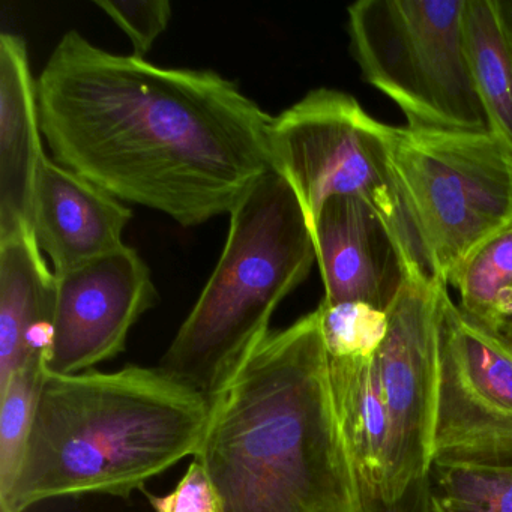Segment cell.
Wrapping results in <instances>:
<instances>
[{
	"instance_id": "obj_1",
	"label": "cell",
	"mask_w": 512,
	"mask_h": 512,
	"mask_svg": "<svg viewBox=\"0 0 512 512\" xmlns=\"http://www.w3.org/2000/svg\"><path fill=\"white\" fill-rule=\"evenodd\" d=\"M53 160L184 227L232 214L274 172L269 116L211 70L164 68L64 34L37 79Z\"/></svg>"
},
{
	"instance_id": "obj_2",
	"label": "cell",
	"mask_w": 512,
	"mask_h": 512,
	"mask_svg": "<svg viewBox=\"0 0 512 512\" xmlns=\"http://www.w3.org/2000/svg\"><path fill=\"white\" fill-rule=\"evenodd\" d=\"M194 460L223 512H361L319 311L269 331L220 397Z\"/></svg>"
},
{
	"instance_id": "obj_3",
	"label": "cell",
	"mask_w": 512,
	"mask_h": 512,
	"mask_svg": "<svg viewBox=\"0 0 512 512\" xmlns=\"http://www.w3.org/2000/svg\"><path fill=\"white\" fill-rule=\"evenodd\" d=\"M211 410L205 395L160 367L47 371L16 481L0 508L26 512L80 494L128 499L196 455Z\"/></svg>"
},
{
	"instance_id": "obj_4",
	"label": "cell",
	"mask_w": 512,
	"mask_h": 512,
	"mask_svg": "<svg viewBox=\"0 0 512 512\" xmlns=\"http://www.w3.org/2000/svg\"><path fill=\"white\" fill-rule=\"evenodd\" d=\"M314 263L313 233L298 197L283 176L266 173L230 214L220 260L161 370L214 403Z\"/></svg>"
},
{
	"instance_id": "obj_5",
	"label": "cell",
	"mask_w": 512,
	"mask_h": 512,
	"mask_svg": "<svg viewBox=\"0 0 512 512\" xmlns=\"http://www.w3.org/2000/svg\"><path fill=\"white\" fill-rule=\"evenodd\" d=\"M449 287L407 278L370 358L331 359L332 394L361 493L392 502L433 460L439 322Z\"/></svg>"
},
{
	"instance_id": "obj_6",
	"label": "cell",
	"mask_w": 512,
	"mask_h": 512,
	"mask_svg": "<svg viewBox=\"0 0 512 512\" xmlns=\"http://www.w3.org/2000/svg\"><path fill=\"white\" fill-rule=\"evenodd\" d=\"M389 161L422 274L448 286L512 223V158L488 130L391 125Z\"/></svg>"
},
{
	"instance_id": "obj_7",
	"label": "cell",
	"mask_w": 512,
	"mask_h": 512,
	"mask_svg": "<svg viewBox=\"0 0 512 512\" xmlns=\"http://www.w3.org/2000/svg\"><path fill=\"white\" fill-rule=\"evenodd\" d=\"M464 4L359 0L347 10L362 77L403 112L407 127L488 130L467 62Z\"/></svg>"
},
{
	"instance_id": "obj_8",
	"label": "cell",
	"mask_w": 512,
	"mask_h": 512,
	"mask_svg": "<svg viewBox=\"0 0 512 512\" xmlns=\"http://www.w3.org/2000/svg\"><path fill=\"white\" fill-rule=\"evenodd\" d=\"M389 133L391 125L373 118L352 95L313 89L272 118V167L298 197L311 233L329 199H361L391 235L407 277L427 280L392 175Z\"/></svg>"
},
{
	"instance_id": "obj_9",
	"label": "cell",
	"mask_w": 512,
	"mask_h": 512,
	"mask_svg": "<svg viewBox=\"0 0 512 512\" xmlns=\"http://www.w3.org/2000/svg\"><path fill=\"white\" fill-rule=\"evenodd\" d=\"M433 460L512 461V338L464 313L449 290L440 310Z\"/></svg>"
},
{
	"instance_id": "obj_10",
	"label": "cell",
	"mask_w": 512,
	"mask_h": 512,
	"mask_svg": "<svg viewBox=\"0 0 512 512\" xmlns=\"http://www.w3.org/2000/svg\"><path fill=\"white\" fill-rule=\"evenodd\" d=\"M157 302L148 265L128 245L56 275L55 344L47 371L85 373L116 358L133 326Z\"/></svg>"
},
{
	"instance_id": "obj_11",
	"label": "cell",
	"mask_w": 512,
	"mask_h": 512,
	"mask_svg": "<svg viewBox=\"0 0 512 512\" xmlns=\"http://www.w3.org/2000/svg\"><path fill=\"white\" fill-rule=\"evenodd\" d=\"M323 302H367L388 311L406 283L397 247L376 212L356 197L323 205L313 229Z\"/></svg>"
},
{
	"instance_id": "obj_12",
	"label": "cell",
	"mask_w": 512,
	"mask_h": 512,
	"mask_svg": "<svg viewBox=\"0 0 512 512\" xmlns=\"http://www.w3.org/2000/svg\"><path fill=\"white\" fill-rule=\"evenodd\" d=\"M133 212L98 185L47 157L35 187L32 232L55 275L67 274L124 247Z\"/></svg>"
},
{
	"instance_id": "obj_13",
	"label": "cell",
	"mask_w": 512,
	"mask_h": 512,
	"mask_svg": "<svg viewBox=\"0 0 512 512\" xmlns=\"http://www.w3.org/2000/svg\"><path fill=\"white\" fill-rule=\"evenodd\" d=\"M37 80L19 35H0V242L32 230L44 154Z\"/></svg>"
},
{
	"instance_id": "obj_14",
	"label": "cell",
	"mask_w": 512,
	"mask_h": 512,
	"mask_svg": "<svg viewBox=\"0 0 512 512\" xmlns=\"http://www.w3.org/2000/svg\"><path fill=\"white\" fill-rule=\"evenodd\" d=\"M56 275L26 230L0 242V389L55 344Z\"/></svg>"
},
{
	"instance_id": "obj_15",
	"label": "cell",
	"mask_w": 512,
	"mask_h": 512,
	"mask_svg": "<svg viewBox=\"0 0 512 512\" xmlns=\"http://www.w3.org/2000/svg\"><path fill=\"white\" fill-rule=\"evenodd\" d=\"M463 31L488 131L512 158V49L499 0H466Z\"/></svg>"
},
{
	"instance_id": "obj_16",
	"label": "cell",
	"mask_w": 512,
	"mask_h": 512,
	"mask_svg": "<svg viewBox=\"0 0 512 512\" xmlns=\"http://www.w3.org/2000/svg\"><path fill=\"white\" fill-rule=\"evenodd\" d=\"M448 287L464 313L512 338V223L458 266Z\"/></svg>"
},
{
	"instance_id": "obj_17",
	"label": "cell",
	"mask_w": 512,
	"mask_h": 512,
	"mask_svg": "<svg viewBox=\"0 0 512 512\" xmlns=\"http://www.w3.org/2000/svg\"><path fill=\"white\" fill-rule=\"evenodd\" d=\"M427 481L431 512H512V461L433 460Z\"/></svg>"
},
{
	"instance_id": "obj_18",
	"label": "cell",
	"mask_w": 512,
	"mask_h": 512,
	"mask_svg": "<svg viewBox=\"0 0 512 512\" xmlns=\"http://www.w3.org/2000/svg\"><path fill=\"white\" fill-rule=\"evenodd\" d=\"M46 373L47 362H28L0 389V499L16 481Z\"/></svg>"
},
{
	"instance_id": "obj_19",
	"label": "cell",
	"mask_w": 512,
	"mask_h": 512,
	"mask_svg": "<svg viewBox=\"0 0 512 512\" xmlns=\"http://www.w3.org/2000/svg\"><path fill=\"white\" fill-rule=\"evenodd\" d=\"M317 311L323 343L331 359L370 358L388 334V313L367 302L322 301Z\"/></svg>"
},
{
	"instance_id": "obj_20",
	"label": "cell",
	"mask_w": 512,
	"mask_h": 512,
	"mask_svg": "<svg viewBox=\"0 0 512 512\" xmlns=\"http://www.w3.org/2000/svg\"><path fill=\"white\" fill-rule=\"evenodd\" d=\"M104 11L133 44L134 58L145 59L161 34L169 28L172 4L169 0H137V2H112L97 0Z\"/></svg>"
},
{
	"instance_id": "obj_21",
	"label": "cell",
	"mask_w": 512,
	"mask_h": 512,
	"mask_svg": "<svg viewBox=\"0 0 512 512\" xmlns=\"http://www.w3.org/2000/svg\"><path fill=\"white\" fill-rule=\"evenodd\" d=\"M155 512H223L220 497L208 473L194 460L172 493L155 496L148 493Z\"/></svg>"
},
{
	"instance_id": "obj_22",
	"label": "cell",
	"mask_w": 512,
	"mask_h": 512,
	"mask_svg": "<svg viewBox=\"0 0 512 512\" xmlns=\"http://www.w3.org/2000/svg\"><path fill=\"white\" fill-rule=\"evenodd\" d=\"M362 494V493H361ZM361 512H431L427 473L413 482L398 499L392 502L374 499L362 494Z\"/></svg>"
},
{
	"instance_id": "obj_23",
	"label": "cell",
	"mask_w": 512,
	"mask_h": 512,
	"mask_svg": "<svg viewBox=\"0 0 512 512\" xmlns=\"http://www.w3.org/2000/svg\"><path fill=\"white\" fill-rule=\"evenodd\" d=\"M499 4L500 10H502L503 23H505L506 35H508L512 49V0H499Z\"/></svg>"
},
{
	"instance_id": "obj_24",
	"label": "cell",
	"mask_w": 512,
	"mask_h": 512,
	"mask_svg": "<svg viewBox=\"0 0 512 512\" xmlns=\"http://www.w3.org/2000/svg\"><path fill=\"white\" fill-rule=\"evenodd\" d=\"M0 512H7V511H4V509L0 508Z\"/></svg>"
}]
</instances>
